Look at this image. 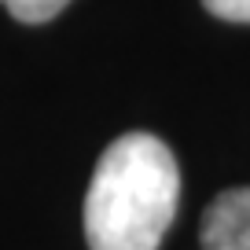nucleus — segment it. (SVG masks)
Returning <instances> with one entry per match:
<instances>
[{
	"label": "nucleus",
	"instance_id": "1",
	"mask_svg": "<svg viewBox=\"0 0 250 250\" xmlns=\"http://www.w3.org/2000/svg\"><path fill=\"white\" fill-rule=\"evenodd\" d=\"M180 203L173 151L151 133H125L100 155L85 195L88 250H158Z\"/></svg>",
	"mask_w": 250,
	"mask_h": 250
},
{
	"label": "nucleus",
	"instance_id": "4",
	"mask_svg": "<svg viewBox=\"0 0 250 250\" xmlns=\"http://www.w3.org/2000/svg\"><path fill=\"white\" fill-rule=\"evenodd\" d=\"M206 11L225 22H250V0H203Z\"/></svg>",
	"mask_w": 250,
	"mask_h": 250
},
{
	"label": "nucleus",
	"instance_id": "2",
	"mask_svg": "<svg viewBox=\"0 0 250 250\" xmlns=\"http://www.w3.org/2000/svg\"><path fill=\"white\" fill-rule=\"evenodd\" d=\"M199 243L203 250H250V188H228L206 206Z\"/></svg>",
	"mask_w": 250,
	"mask_h": 250
},
{
	"label": "nucleus",
	"instance_id": "3",
	"mask_svg": "<svg viewBox=\"0 0 250 250\" xmlns=\"http://www.w3.org/2000/svg\"><path fill=\"white\" fill-rule=\"evenodd\" d=\"M0 4H4V8L19 19V22L37 26V22H52V19L59 15L70 0H0Z\"/></svg>",
	"mask_w": 250,
	"mask_h": 250
}]
</instances>
